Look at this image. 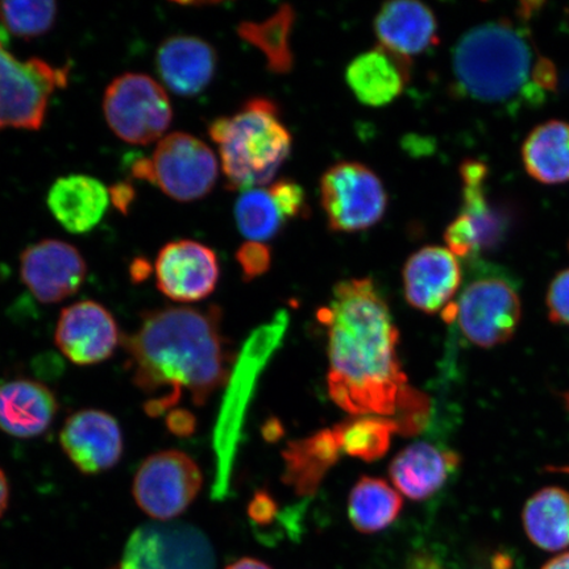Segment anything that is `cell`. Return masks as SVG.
<instances>
[{
	"instance_id": "cell-13",
	"label": "cell",
	"mask_w": 569,
	"mask_h": 569,
	"mask_svg": "<svg viewBox=\"0 0 569 569\" xmlns=\"http://www.w3.org/2000/svg\"><path fill=\"white\" fill-rule=\"evenodd\" d=\"M208 537L184 522L140 526L128 538L120 569H216Z\"/></svg>"
},
{
	"instance_id": "cell-33",
	"label": "cell",
	"mask_w": 569,
	"mask_h": 569,
	"mask_svg": "<svg viewBox=\"0 0 569 569\" xmlns=\"http://www.w3.org/2000/svg\"><path fill=\"white\" fill-rule=\"evenodd\" d=\"M268 190L288 222L310 216L308 198H306L303 188L297 181L291 180V178H281V180L270 183Z\"/></svg>"
},
{
	"instance_id": "cell-28",
	"label": "cell",
	"mask_w": 569,
	"mask_h": 569,
	"mask_svg": "<svg viewBox=\"0 0 569 569\" xmlns=\"http://www.w3.org/2000/svg\"><path fill=\"white\" fill-rule=\"evenodd\" d=\"M296 11L289 4H282L272 17L264 21H243L238 27L241 39L258 48L264 54L267 67L274 74H288L295 66V56L290 47Z\"/></svg>"
},
{
	"instance_id": "cell-22",
	"label": "cell",
	"mask_w": 569,
	"mask_h": 569,
	"mask_svg": "<svg viewBox=\"0 0 569 569\" xmlns=\"http://www.w3.org/2000/svg\"><path fill=\"white\" fill-rule=\"evenodd\" d=\"M111 202L109 188L96 177L70 174L49 189L47 203L52 216L70 233H88L102 222Z\"/></svg>"
},
{
	"instance_id": "cell-14",
	"label": "cell",
	"mask_w": 569,
	"mask_h": 569,
	"mask_svg": "<svg viewBox=\"0 0 569 569\" xmlns=\"http://www.w3.org/2000/svg\"><path fill=\"white\" fill-rule=\"evenodd\" d=\"M88 264L74 246L46 239L27 247L20 256V277L41 303L68 300L87 280Z\"/></svg>"
},
{
	"instance_id": "cell-27",
	"label": "cell",
	"mask_w": 569,
	"mask_h": 569,
	"mask_svg": "<svg viewBox=\"0 0 569 569\" xmlns=\"http://www.w3.org/2000/svg\"><path fill=\"white\" fill-rule=\"evenodd\" d=\"M526 170L542 183L569 181V124L550 120L532 130L522 147Z\"/></svg>"
},
{
	"instance_id": "cell-40",
	"label": "cell",
	"mask_w": 569,
	"mask_h": 569,
	"mask_svg": "<svg viewBox=\"0 0 569 569\" xmlns=\"http://www.w3.org/2000/svg\"><path fill=\"white\" fill-rule=\"evenodd\" d=\"M226 569H272L258 559L244 558L230 565Z\"/></svg>"
},
{
	"instance_id": "cell-10",
	"label": "cell",
	"mask_w": 569,
	"mask_h": 569,
	"mask_svg": "<svg viewBox=\"0 0 569 569\" xmlns=\"http://www.w3.org/2000/svg\"><path fill=\"white\" fill-rule=\"evenodd\" d=\"M103 112L107 124L119 139L148 146L167 132L173 109L166 89L152 77L126 73L106 89Z\"/></svg>"
},
{
	"instance_id": "cell-38",
	"label": "cell",
	"mask_w": 569,
	"mask_h": 569,
	"mask_svg": "<svg viewBox=\"0 0 569 569\" xmlns=\"http://www.w3.org/2000/svg\"><path fill=\"white\" fill-rule=\"evenodd\" d=\"M109 191L111 202L120 212L127 213L130 211L134 198H137V193H134V188L131 183L119 182L113 184Z\"/></svg>"
},
{
	"instance_id": "cell-25",
	"label": "cell",
	"mask_w": 569,
	"mask_h": 569,
	"mask_svg": "<svg viewBox=\"0 0 569 569\" xmlns=\"http://www.w3.org/2000/svg\"><path fill=\"white\" fill-rule=\"evenodd\" d=\"M337 433L323 430L309 438L290 442L282 452V481L298 496L316 495L327 472L337 465L340 455Z\"/></svg>"
},
{
	"instance_id": "cell-7",
	"label": "cell",
	"mask_w": 569,
	"mask_h": 569,
	"mask_svg": "<svg viewBox=\"0 0 569 569\" xmlns=\"http://www.w3.org/2000/svg\"><path fill=\"white\" fill-rule=\"evenodd\" d=\"M521 315L515 282L496 273L475 277L458 301L443 310L446 322L457 320L462 336L480 348H492L513 337Z\"/></svg>"
},
{
	"instance_id": "cell-1",
	"label": "cell",
	"mask_w": 569,
	"mask_h": 569,
	"mask_svg": "<svg viewBox=\"0 0 569 569\" xmlns=\"http://www.w3.org/2000/svg\"><path fill=\"white\" fill-rule=\"evenodd\" d=\"M329 333V393L355 417L395 419L402 436L422 430L430 401L409 387L397 345L400 340L386 297L372 279L345 280L318 311Z\"/></svg>"
},
{
	"instance_id": "cell-42",
	"label": "cell",
	"mask_w": 569,
	"mask_h": 569,
	"mask_svg": "<svg viewBox=\"0 0 569 569\" xmlns=\"http://www.w3.org/2000/svg\"><path fill=\"white\" fill-rule=\"evenodd\" d=\"M408 569H443L436 560L427 557H418L411 560Z\"/></svg>"
},
{
	"instance_id": "cell-4",
	"label": "cell",
	"mask_w": 569,
	"mask_h": 569,
	"mask_svg": "<svg viewBox=\"0 0 569 569\" xmlns=\"http://www.w3.org/2000/svg\"><path fill=\"white\" fill-rule=\"evenodd\" d=\"M209 133L231 190L246 191L272 182L293 148L279 106L267 97L248 99L233 116L213 120Z\"/></svg>"
},
{
	"instance_id": "cell-44",
	"label": "cell",
	"mask_w": 569,
	"mask_h": 569,
	"mask_svg": "<svg viewBox=\"0 0 569 569\" xmlns=\"http://www.w3.org/2000/svg\"><path fill=\"white\" fill-rule=\"evenodd\" d=\"M557 471L565 472L569 475V467L566 468H558Z\"/></svg>"
},
{
	"instance_id": "cell-8",
	"label": "cell",
	"mask_w": 569,
	"mask_h": 569,
	"mask_svg": "<svg viewBox=\"0 0 569 569\" xmlns=\"http://www.w3.org/2000/svg\"><path fill=\"white\" fill-rule=\"evenodd\" d=\"M68 68L41 60H19L0 39V131L6 128L38 131L44 124L49 101L68 84Z\"/></svg>"
},
{
	"instance_id": "cell-17",
	"label": "cell",
	"mask_w": 569,
	"mask_h": 569,
	"mask_svg": "<svg viewBox=\"0 0 569 569\" xmlns=\"http://www.w3.org/2000/svg\"><path fill=\"white\" fill-rule=\"evenodd\" d=\"M60 445L78 471L99 475L116 467L123 457V433L109 412L84 409L63 425Z\"/></svg>"
},
{
	"instance_id": "cell-3",
	"label": "cell",
	"mask_w": 569,
	"mask_h": 569,
	"mask_svg": "<svg viewBox=\"0 0 569 569\" xmlns=\"http://www.w3.org/2000/svg\"><path fill=\"white\" fill-rule=\"evenodd\" d=\"M458 94L510 112L537 109L558 88V70L528 28L501 19L471 28L452 52Z\"/></svg>"
},
{
	"instance_id": "cell-11",
	"label": "cell",
	"mask_w": 569,
	"mask_h": 569,
	"mask_svg": "<svg viewBox=\"0 0 569 569\" xmlns=\"http://www.w3.org/2000/svg\"><path fill=\"white\" fill-rule=\"evenodd\" d=\"M462 206L445 232L447 248L458 258H476L507 239L509 212L488 196V169L478 160L461 163Z\"/></svg>"
},
{
	"instance_id": "cell-35",
	"label": "cell",
	"mask_w": 569,
	"mask_h": 569,
	"mask_svg": "<svg viewBox=\"0 0 569 569\" xmlns=\"http://www.w3.org/2000/svg\"><path fill=\"white\" fill-rule=\"evenodd\" d=\"M547 308L552 322L569 326V269L552 280L547 295Z\"/></svg>"
},
{
	"instance_id": "cell-5",
	"label": "cell",
	"mask_w": 569,
	"mask_h": 569,
	"mask_svg": "<svg viewBox=\"0 0 569 569\" xmlns=\"http://www.w3.org/2000/svg\"><path fill=\"white\" fill-rule=\"evenodd\" d=\"M289 326L288 312H277L269 323L259 327L241 352L234 366L229 393H227L222 412L216 430V451L218 469L213 498L223 500L230 493L233 459L240 443L248 403L258 382L259 375L266 368L272 355L282 343Z\"/></svg>"
},
{
	"instance_id": "cell-18",
	"label": "cell",
	"mask_w": 569,
	"mask_h": 569,
	"mask_svg": "<svg viewBox=\"0 0 569 569\" xmlns=\"http://www.w3.org/2000/svg\"><path fill=\"white\" fill-rule=\"evenodd\" d=\"M402 280L411 308L426 315L445 310L461 287L458 256L445 247H423L405 262Z\"/></svg>"
},
{
	"instance_id": "cell-34",
	"label": "cell",
	"mask_w": 569,
	"mask_h": 569,
	"mask_svg": "<svg viewBox=\"0 0 569 569\" xmlns=\"http://www.w3.org/2000/svg\"><path fill=\"white\" fill-rule=\"evenodd\" d=\"M237 261L244 281L249 282L268 272L272 266V251L267 243L246 241L237 251Z\"/></svg>"
},
{
	"instance_id": "cell-12",
	"label": "cell",
	"mask_w": 569,
	"mask_h": 569,
	"mask_svg": "<svg viewBox=\"0 0 569 569\" xmlns=\"http://www.w3.org/2000/svg\"><path fill=\"white\" fill-rule=\"evenodd\" d=\"M202 483V471L189 455L168 450L141 462L132 495L146 515L159 522H170L196 500Z\"/></svg>"
},
{
	"instance_id": "cell-41",
	"label": "cell",
	"mask_w": 569,
	"mask_h": 569,
	"mask_svg": "<svg viewBox=\"0 0 569 569\" xmlns=\"http://www.w3.org/2000/svg\"><path fill=\"white\" fill-rule=\"evenodd\" d=\"M148 274L149 268L147 261L138 259L132 262L131 276L134 281L140 282L146 280Z\"/></svg>"
},
{
	"instance_id": "cell-19",
	"label": "cell",
	"mask_w": 569,
	"mask_h": 569,
	"mask_svg": "<svg viewBox=\"0 0 569 569\" xmlns=\"http://www.w3.org/2000/svg\"><path fill=\"white\" fill-rule=\"evenodd\" d=\"M156 68L163 84L176 96L196 97L216 77L218 54L210 42L197 36L174 34L161 42Z\"/></svg>"
},
{
	"instance_id": "cell-37",
	"label": "cell",
	"mask_w": 569,
	"mask_h": 569,
	"mask_svg": "<svg viewBox=\"0 0 569 569\" xmlns=\"http://www.w3.org/2000/svg\"><path fill=\"white\" fill-rule=\"evenodd\" d=\"M167 427L177 437H189L196 431L197 419L188 410H170L167 416Z\"/></svg>"
},
{
	"instance_id": "cell-43",
	"label": "cell",
	"mask_w": 569,
	"mask_h": 569,
	"mask_svg": "<svg viewBox=\"0 0 569 569\" xmlns=\"http://www.w3.org/2000/svg\"><path fill=\"white\" fill-rule=\"evenodd\" d=\"M542 569H569V552L555 557L543 566Z\"/></svg>"
},
{
	"instance_id": "cell-24",
	"label": "cell",
	"mask_w": 569,
	"mask_h": 569,
	"mask_svg": "<svg viewBox=\"0 0 569 569\" xmlns=\"http://www.w3.org/2000/svg\"><path fill=\"white\" fill-rule=\"evenodd\" d=\"M457 453L430 443L418 442L405 448L391 461L390 479L398 492L421 501L436 495L459 466Z\"/></svg>"
},
{
	"instance_id": "cell-6",
	"label": "cell",
	"mask_w": 569,
	"mask_h": 569,
	"mask_svg": "<svg viewBox=\"0 0 569 569\" xmlns=\"http://www.w3.org/2000/svg\"><path fill=\"white\" fill-rule=\"evenodd\" d=\"M131 173L177 202H194L211 193L219 168L216 153L204 141L173 132L160 140L151 158L134 159Z\"/></svg>"
},
{
	"instance_id": "cell-21",
	"label": "cell",
	"mask_w": 569,
	"mask_h": 569,
	"mask_svg": "<svg viewBox=\"0 0 569 569\" xmlns=\"http://www.w3.org/2000/svg\"><path fill=\"white\" fill-rule=\"evenodd\" d=\"M59 412V401L44 383L16 379L0 383V430L31 439L44 433Z\"/></svg>"
},
{
	"instance_id": "cell-45",
	"label": "cell",
	"mask_w": 569,
	"mask_h": 569,
	"mask_svg": "<svg viewBox=\"0 0 569 569\" xmlns=\"http://www.w3.org/2000/svg\"><path fill=\"white\" fill-rule=\"evenodd\" d=\"M565 400H566L567 407H568V409H569V393H567V395L565 396Z\"/></svg>"
},
{
	"instance_id": "cell-9",
	"label": "cell",
	"mask_w": 569,
	"mask_h": 569,
	"mask_svg": "<svg viewBox=\"0 0 569 569\" xmlns=\"http://www.w3.org/2000/svg\"><path fill=\"white\" fill-rule=\"evenodd\" d=\"M319 189L320 206L332 232L366 231L386 216L387 189L381 178L365 163H333L320 178Z\"/></svg>"
},
{
	"instance_id": "cell-2",
	"label": "cell",
	"mask_w": 569,
	"mask_h": 569,
	"mask_svg": "<svg viewBox=\"0 0 569 569\" xmlns=\"http://www.w3.org/2000/svg\"><path fill=\"white\" fill-rule=\"evenodd\" d=\"M219 306H166L141 316L137 331L122 338L132 380L152 400L148 416L176 407L184 390L197 407L229 381L233 355L223 336Z\"/></svg>"
},
{
	"instance_id": "cell-29",
	"label": "cell",
	"mask_w": 569,
	"mask_h": 569,
	"mask_svg": "<svg viewBox=\"0 0 569 569\" xmlns=\"http://www.w3.org/2000/svg\"><path fill=\"white\" fill-rule=\"evenodd\" d=\"M402 510V497L386 480L362 478L351 490L348 516L356 530L365 533L389 528Z\"/></svg>"
},
{
	"instance_id": "cell-26",
	"label": "cell",
	"mask_w": 569,
	"mask_h": 569,
	"mask_svg": "<svg viewBox=\"0 0 569 569\" xmlns=\"http://www.w3.org/2000/svg\"><path fill=\"white\" fill-rule=\"evenodd\" d=\"M523 528L533 545L545 551L569 547V492L550 487L540 489L525 505Z\"/></svg>"
},
{
	"instance_id": "cell-30",
	"label": "cell",
	"mask_w": 569,
	"mask_h": 569,
	"mask_svg": "<svg viewBox=\"0 0 569 569\" xmlns=\"http://www.w3.org/2000/svg\"><path fill=\"white\" fill-rule=\"evenodd\" d=\"M341 452L365 461L379 460L389 451L391 438L401 433L395 419L359 416L333 427Z\"/></svg>"
},
{
	"instance_id": "cell-39",
	"label": "cell",
	"mask_w": 569,
	"mask_h": 569,
	"mask_svg": "<svg viewBox=\"0 0 569 569\" xmlns=\"http://www.w3.org/2000/svg\"><path fill=\"white\" fill-rule=\"evenodd\" d=\"M10 503V483L3 469L0 468V518L3 517Z\"/></svg>"
},
{
	"instance_id": "cell-32",
	"label": "cell",
	"mask_w": 569,
	"mask_h": 569,
	"mask_svg": "<svg viewBox=\"0 0 569 569\" xmlns=\"http://www.w3.org/2000/svg\"><path fill=\"white\" fill-rule=\"evenodd\" d=\"M57 3L51 0L0 3V23L17 38L31 40L52 30Z\"/></svg>"
},
{
	"instance_id": "cell-15",
	"label": "cell",
	"mask_w": 569,
	"mask_h": 569,
	"mask_svg": "<svg viewBox=\"0 0 569 569\" xmlns=\"http://www.w3.org/2000/svg\"><path fill=\"white\" fill-rule=\"evenodd\" d=\"M161 293L178 303L206 300L216 290L220 267L216 252L196 240H177L161 248L154 262Z\"/></svg>"
},
{
	"instance_id": "cell-23",
	"label": "cell",
	"mask_w": 569,
	"mask_h": 569,
	"mask_svg": "<svg viewBox=\"0 0 569 569\" xmlns=\"http://www.w3.org/2000/svg\"><path fill=\"white\" fill-rule=\"evenodd\" d=\"M410 63L380 46L355 57L346 70V81L361 104L386 107L400 98L410 81Z\"/></svg>"
},
{
	"instance_id": "cell-36",
	"label": "cell",
	"mask_w": 569,
	"mask_h": 569,
	"mask_svg": "<svg viewBox=\"0 0 569 569\" xmlns=\"http://www.w3.org/2000/svg\"><path fill=\"white\" fill-rule=\"evenodd\" d=\"M276 510L273 497L266 492V490H260V492L253 496L251 503H249L248 515L253 519V522L267 525L272 522Z\"/></svg>"
},
{
	"instance_id": "cell-16",
	"label": "cell",
	"mask_w": 569,
	"mask_h": 569,
	"mask_svg": "<svg viewBox=\"0 0 569 569\" xmlns=\"http://www.w3.org/2000/svg\"><path fill=\"white\" fill-rule=\"evenodd\" d=\"M122 338L116 318L96 301H80L62 309L54 331L57 348L77 366L109 360Z\"/></svg>"
},
{
	"instance_id": "cell-31",
	"label": "cell",
	"mask_w": 569,
	"mask_h": 569,
	"mask_svg": "<svg viewBox=\"0 0 569 569\" xmlns=\"http://www.w3.org/2000/svg\"><path fill=\"white\" fill-rule=\"evenodd\" d=\"M234 220L248 241L259 243L274 239L289 223L268 188L243 191L234 203Z\"/></svg>"
},
{
	"instance_id": "cell-20",
	"label": "cell",
	"mask_w": 569,
	"mask_h": 569,
	"mask_svg": "<svg viewBox=\"0 0 569 569\" xmlns=\"http://www.w3.org/2000/svg\"><path fill=\"white\" fill-rule=\"evenodd\" d=\"M373 28L379 46L408 63L439 41L436 16L429 6L417 0H393L383 4Z\"/></svg>"
}]
</instances>
